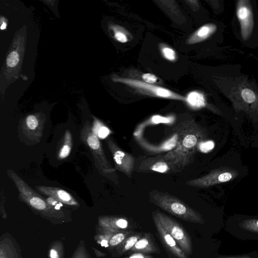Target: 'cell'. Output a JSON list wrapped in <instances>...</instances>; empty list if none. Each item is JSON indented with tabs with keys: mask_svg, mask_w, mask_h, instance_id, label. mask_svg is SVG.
<instances>
[{
	"mask_svg": "<svg viewBox=\"0 0 258 258\" xmlns=\"http://www.w3.org/2000/svg\"><path fill=\"white\" fill-rule=\"evenodd\" d=\"M236 13L240 25L241 38L243 41H246L251 36L254 27L253 15L250 1H237Z\"/></svg>",
	"mask_w": 258,
	"mask_h": 258,
	"instance_id": "obj_8",
	"label": "cell"
},
{
	"mask_svg": "<svg viewBox=\"0 0 258 258\" xmlns=\"http://www.w3.org/2000/svg\"><path fill=\"white\" fill-rule=\"evenodd\" d=\"M124 258H154V257L149 254L140 252H135Z\"/></svg>",
	"mask_w": 258,
	"mask_h": 258,
	"instance_id": "obj_27",
	"label": "cell"
},
{
	"mask_svg": "<svg viewBox=\"0 0 258 258\" xmlns=\"http://www.w3.org/2000/svg\"><path fill=\"white\" fill-rule=\"evenodd\" d=\"M101 245L102 246L107 247L108 246V241L106 239H103L101 241Z\"/></svg>",
	"mask_w": 258,
	"mask_h": 258,
	"instance_id": "obj_31",
	"label": "cell"
},
{
	"mask_svg": "<svg viewBox=\"0 0 258 258\" xmlns=\"http://www.w3.org/2000/svg\"><path fill=\"white\" fill-rule=\"evenodd\" d=\"M185 99V102L187 104L194 109L200 108L206 105V100L204 94L197 91L188 93Z\"/></svg>",
	"mask_w": 258,
	"mask_h": 258,
	"instance_id": "obj_17",
	"label": "cell"
},
{
	"mask_svg": "<svg viewBox=\"0 0 258 258\" xmlns=\"http://www.w3.org/2000/svg\"><path fill=\"white\" fill-rule=\"evenodd\" d=\"M6 27H7L6 23L5 22H3L1 24V30H4L6 28Z\"/></svg>",
	"mask_w": 258,
	"mask_h": 258,
	"instance_id": "obj_32",
	"label": "cell"
},
{
	"mask_svg": "<svg viewBox=\"0 0 258 258\" xmlns=\"http://www.w3.org/2000/svg\"><path fill=\"white\" fill-rule=\"evenodd\" d=\"M152 215L160 239L165 248L175 258H188L173 237L164 228L155 214L152 212Z\"/></svg>",
	"mask_w": 258,
	"mask_h": 258,
	"instance_id": "obj_11",
	"label": "cell"
},
{
	"mask_svg": "<svg viewBox=\"0 0 258 258\" xmlns=\"http://www.w3.org/2000/svg\"><path fill=\"white\" fill-rule=\"evenodd\" d=\"M218 258H251L248 255H240L236 256H221Z\"/></svg>",
	"mask_w": 258,
	"mask_h": 258,
	"instance_id": "obj_29",
	"label": "cell"
},
{
	"mask_svg": "<svg viewBox=\"0 0 258 258\" xmlns=\"http://www.w3.org/2000/svg\"><path fill=\"white\" fill-rule=\"evenodd\" d=\"M112 29L114 31V38L116 40L121 43H125L128 41L127 33L123 28L115 25L112 26Z\"/></svg>",
	"mask_w": 258,
	"mask_h": 258,
	"instance_id": "obj_23",
	"label": "cell"
},
{
	"mask_svg": "<svg viewBox=\"0 0 258 258\" xmlns=\"http://www.w3.org/2000/svg\"><path fill=\"white\" fill-rule=\"evenodd\" d=\"M202 150L203 152H207L211 150L214 147V143L209 141L207 142L202 143L201 144Z\"/></svg>",
	"mask_w": 258,
	"mask_h": 258,
	"instance_id": "obj_28",
	"label": "cell"
},
{
	"mask_svg": "<svg viewBox=\"0 0 258 258\" xmlns=\"http://www.w3.org/2000/svg\"><path fill=\"white\" fill-rule=\"evenodd\" d=\"M44 120L38 115H28L23 121L21 128L23 134L28 139L39 142L42 136Z\"/></svg>",
	"mask_w": 258,
	"mask_h": 258,
	"instance_id": "obj_12",
	"label": "cell"
},
{
	"mask_svg": "<svg viewBox=\"0 0 258 258\" xmlns=\"http://www.w3.org/2000/svg\"><path fill=\"white\" fill-rule=\"evenodd\" d=\"M73 146V139L70 132L67 130L65 132L63 144L58 153V158L59 159L66 158L70 154Z\"/></svg>",
	"mask_w": 258,
	"mask_h": 258,
	"instance_id": "obj_18",
	"label": "cell"
},
{
	"mask_svg": "<svg viewBox=\"0 0 258 258\" xmlns=\"http://www.w3.org/2000/svg\"><path fill=\"white\" fill-rule=\"evenodd\" d=\"M217 28V26L213 23L202 26L187 39V43L193 44L206 40L215 32Z\"/></svg>",
	"mask_w": 258,
	"mask_h": 258,
	"instance_id": "obj_16",
	"label": "cell"
},
{
	"mask_svg": "<svg viewBox=\"0 0 258 258\" xmlns=\"http://www.w3.org/2000/svg\"><path fill=\"white\" fill-rule=\"evenodd\" d=\"M236 175L235 171L230 169L219 168L201 177L190 179L186 182V184L198 188H206L229 181Z\"/></svg>",
	"mask_w": 258,
	"mask_h": 258,
	"instance_id": "obj_9",
	"label": "cell"
},
{
	"mask_svg": "<svg viewBox=\"0 0 258 258\" xmlns=\"http://www.w3.org/2000/svg\"><path fill=\"white\" fill-rule=\"evenodd\" d=\"M106 143L114 161L115 169L131 178L136 159L132 155L121 150L111 138H107Z\"/></svg>",
	"mask_w": 258,
	"mask_h": 258,
	"instance_id": "obj_7",
	"label": "cell"
},
{
	"mask_svg": "<svg viewBox=\"0 0 258 258\" xmlns=\"http://www.w3.org/2000/svg\"><path fill=\"white\" fill-rule=\"evenodd\" d=\"M142 236L140 233H135L127 237L118 245L119 252L123 253L130 251Z\"/></svg>",
	"mask_w": 258,
	"mask_h": 258,
	"instance_id": "obj_19",
	"label": "cell"
},
{
	"mask_svg": "<svg viewBox=\"0 0 258 258\" xmlns=\"http://www.w3.org/2000/svg\"><path fill=\"white\" fill-rule=\"evenodd\" d=\"M132 234V232L126 230L116 232L110 238L109 242V245L112 246L118 245L125 238Z\"/></svg>",
	"mask_w": 258,
	"mask_h": 258,
	"instance_id": "obj_22",
	"label": "cell"
},
{
	"mask_svg": "<svg viewBox=\"0 0 258 258\" xmlns=\"http://www.w3.org/2000/svg\"><path fill=\"white\" fill-rule=\"evenodd\" d=\"M130 252H140L146 254L153 253H159L160 250L154 242L150 233H145L137 242Z\"/></svg>",
	"mask_w": 258,
	"mask_h": 258,
	"instance_id": "obj_14",
	"label": "cell"
},
{
	"mask_svg": "<svg viewBox=\"0 0 258 258\" xmlns=\"http://www.w3.org/2000/svg\"><path fill=\"white\" fill-rule=\"evenodd\" d=\"M50 256L51 258H58V254L54 249H51L50 250Z\"/></svg>",
	"mask_w": 258,
	"mask_h": 258,
	"instance_id": "obj_30",
	"label": "cell"
},
{
	"mask_svg": "<svg viewBox=\"0 0 258 258\" xmlns=\"http://www.w3.org/2000/svg\"><path fill=\"white\" fill-rule=\"evenodd\" d=\"M114 81L120 82L134 88L147 94L160 98L185 101V97L180 95L168 89L148 84L145 82L130 78H116Z\"/></svg>",
	"mask_w": 258,
	"mask_h": 258,
	"instance_id": "obj_6",
	"label": "cell"
},
{
	"mask_svg": "<svg viewBox=\"0 0 258 258\" xmlns=\"http://www.w3.org/2000/svg\"><path fill=\"white\" fill-rule=\"evenodd\" d=\"M106 223L109 228L112 229L113 231L116 232L126 230L129 224L127 220L122 217H116L112 220L108 219Z\"/></svg>",
	"mask_w": 258,
	"mask_h": 258,
	"instance_id": "obj_20",
	"label": "cell"
},
{
	"mask_svg": "<svg viewBox=\"0 0 258 258\" xmlns=\"http://www.w3.org/2000/svg\"><path fill=\"white\" fill-rule=\"evenodd\" d=\"M19 60V56L16 51L11 52L7 58V64L9 67H14L16 66Z\"/></svg>",
	"mask_w": 258,
	"mask_h": 258,
	"instance_id": "obj_25",
	"label": "cell"
},
{
	"mask_svg": "<svg viewBox=\"0 0 258 258\" xmlns=\"http://www.w3.org/2000/svg\"><path fill=\"white\" fill-rule=\"evenodd\" d=\"M160 50L163 56L167 60L170 61H174L176 60V53L172 48L162 44L160 46Z\"/></svg>",
	"mask_w": 258,
	"mask_h": 258,
	"instance_id": "obj_24",
	"label": "cell"
},
{
	"mask_svg": "<svg viewBox=\"0 0 258 258\" xmlns=\"http://www.w3.org/2000/svg\"><path fill=\"white\" fill-rule=\"evenodd\" d=\"M80 139L91 152L95 166L100 174L117 184L118 181L116 169L108 161L101 142L93 133L92 127L88 121L85 122L81 130Z\"/></svg>",
	"mask_w": 258,
	"mask_h": 258,
	"instance_id": "obj_4",
	"label": "cell"
},
{
	"mask_svg": "<svg viewBox=\"0 0 258 258\" xmlns=\"http://www.w3.org/2000/svg\"><path fill=\"white\" fill-rule=\"evenodd\" d=\"M93 133L101 139H105L110 134L111 131L98 119L95 118L92 126Z\"/></svg>",
	"mask_w": 258,
	"mask_h": 258,
	"instance_id": "obj_21",
	"label": "cell"
},
{
	"mask_svg": "<svg viewBox=\"0 0 258 258\" xmlns=\"http://www.w3.org/2000/svg\"><path fill=\"white\" fill-rule=\"evenodd\" d=\"M224 94L237 111L258 116V87L244 77H224Z\"/></svg>",
	"mask_w": 258,
	"mask_h": 258,
	"instance_id": "obj_2",
	"label": "cell"
},
{
	"mask_svg": "<svg viewBox=\"0 0 258 258\" xmlns=\"http://www.w3.org/2000/svg\"><path fill=\"white\" fill-rule=\"evenodd\" d=\"M142 78L145 82L148 84H154L157 82L158 79L157 77L150 73H145L143 74Z\"/></svg>",
	"mask_w": 258,
	"mask_h": 258,
	"instance_id": "obj_26",
	"label": "cell"
},
{
	"mask_svg": "<svg viewBox=\"0 0 258 258\" xmlns=\"http://www.w3.org/2000/svg\"><path fill=\"white\" fill-rule=\"evenodd\" d=\"M236 227L238 234L246 235L245 239H258V218L243 219L238 222Z\"/></svg>",
	"mask_w": 258,
	"mask_h": 258,
	"instance_id": "obj_15",
	"label": "cell"
},
{
	"mask_svg": "<svg viewBox=\"0 0 258 258\" xmlns=\"http://www.w3.org/2000/svg\"><path fill=\"white\" fill-rule=\"evenodd\" d=\"M35 187L41 193L61 202L71 205L77 204V202L74 197L70 193L61 188L45 185H38Z\"/></svg>",
	"mask_w": 258,
	"mask_h": 258,
	"instance_id": "obj_13",
	"label": "cell"
},
{
	"mask_svg": "<svg viewBox=\"0 0 258 258\" xmlns=\"http://www.w3.org/2000/svg\"><path fill=\"white\" fill-rule=\"evenodd\" d=\"M157 217L164 228L173 237L179 247L189 256L192 253V244L190 237L184 228L176 221L163 213L153 212Z\"/></svg>",
	"mask_w": 258,
	"mask_h": 258,
	"instance_id": "obj_5",
	"label": "cell"
},
{
	"mask_svg": "<svg viewBox=\"0 0 258 258\" xmlns=\"http://www.w3.org/2000/svg\"><path fill=\"white\" fill-rule=\"evenodd\" d=\"M134 170L142 173H173L169 163L163 158L162 155L138 158L136 160Z\"/></svg>",
	"mask_w": 258,
	"mask_h": 258,
	"instance_id": "obj_10",
	"label": "cell"
},
{
	"mask_svg": "<svg viewBox=\"0 0 258 258\" xmlns=\"http://www.w3.org/2000/svg\"><path fill=\"white\" fill-rule=\"evenodd\" d=\"M176 135L174 148L162 155L173 173L181 171L191 164L199 146L208 138L206 130L194 120L180 122L174 126Z\"/></svg>",
	"mask_w": 258,
	"mask_h": 258,
	"instance_id": "obj_1",
	"label": "cell"
},
{
	"mask_svg": "<svg viewBox=\"0 0 258 258\" xmlns=\"http://www.w3.org/2000/svg\"><path fill=\"white\" fill-rule=\"evenodd\" d=\"M149 195L151 203L168 213L187 222L204 223L200 213L173 195L157 189L150 191Z\"/></svg>",
	"mask_w": 258,
	"mask_h": 258,
	"instance_id": "obj_3",
	"label": "cell"
}]
</instances>
